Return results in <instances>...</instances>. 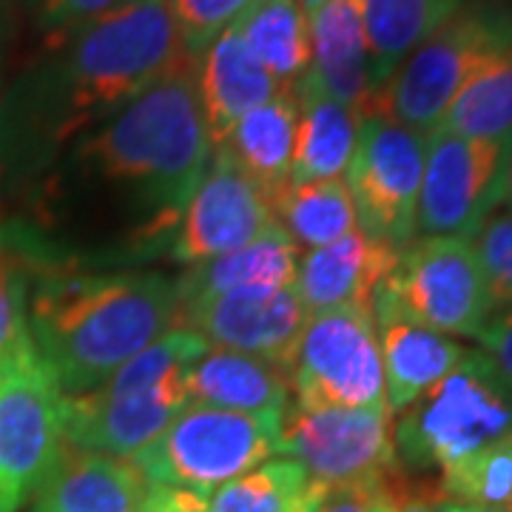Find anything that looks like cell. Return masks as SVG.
I'll use <instances>...</instances> for the list:
<instances>
[{
	"label": "cell",
	"mask_w": 512,
	"mask_h": 512,
	"mask_svg": "<svg viewBox=\"0 0 512 512\" xmlns=\"http://www.w3.org/2000/svg\"><path fill=\"white\" fill-rule=\"evenodd\" d=\"M185 55L168 0H123L77 29L6 83L0 165L32 174L106 123Z\"/></svg>",
	"instance_id": "1"
},
{
	"label": "cell",
	"mask_w": 512,
	"mask_h": 512,
	"mask_svg": "<svg viewBox=\"0 0 512 512\" xmlns=\"http://www.w3.org/2000/svg\"><path fill=\"white\" fill-rule=\"evenodd\" d=\"M180 328L177 279L160 274H40L29 333L60 390H97L137 353Z\"/></svg>",
	"instance_id": "2"
},
{
	"label": "cell",
	"mask_w": 512,
	"mask_h": 512,
	"mask_svg": "<svg viewBox=\"0 0 512 512\" xmlns=\"http://www.w3.org/2000/svg\"><path fill=\"white\" fill-rule=\"evenodd\" d=\"M214 140L197 92V57L137 94L128 106L74 143L72 160L89 174L137 194L174 228L208 171Z\"/></svg>",
	"instance_id": "3"
},
{
	"label": "cell",
	"mask_w": 512,
	"mask_h": 512,
	"mask_svg": "<svg viewBox=\"0 0 512 512\" xmlns=\"http://www.w3.org/2000/svg\"><path fill=\"white\" fill-rule=\"evenodd\" d=\"M208 348L197 333L174 328L97 390L66 396V444L128 461L143 453L188 404L185 373Z\"/></svg>",
	"instance_id": "4"
},
{
	"label": "cell",
	"mask_w": 512,
	"mask_h": 512,
	"mask_svg": "<svg viewBox=\"0 0 512 512\" xmlns=\"http://www.w3.org/2000/svg\"><path fill=\"white\" fill-rule=\"evenodd\" d=\"M399 464L416 473L450 470L512 444V382L481 350H467L439 384L393 416Z\"/></svg>",
	"instance_id": "5"
},
{
	"label": "cell",
	"mask_w": 512,
	"mask_h": 512,
	"mask_svg": "<svg viewBox=\"0 0 512 512\" xmlns=\"http://www.w3.org/2000/svg\"><path fill=\"white\" fill-rule=\"evenodd\" d=\"M510 49V0H464L373 94L370 111L430 134L461 89Z\"/></svg>",
	"instance_id": "6"
},
{
	"label": "cell",
	"mask_w": 512,
	"mask_h": 512,
	"mask_svg": "<svg viewBox=\"0 0 512 512\" xmlns=\"http://www.w3.org/2000/svg\"><path fill=\"white\" fill-rule=\"evenodd\" d=\"M285 413L248 416L188 402L131 464L148 484L211 495L262 461L279 456Z\"/></svg>",
	"instance_id": "7"
},
{
	"label": "cell",
	"mask_w": 512,
	"mask_h": 512,
	"mask_svg": "<svg viewBox=\"0 0 512 512\" xmlns=\"http://www.w3.org/2000/svg\"><path fill=\"white\" fill-rule=\"evenodd\" d=\"M490 316V291L473 239H413L373 296V319H404L453 339H476Z\"/></svg>",
	"instance_id": "8"
},
{
	"label": "cell",
	"mask_w": 512,
	"mask_h": 512,
	"mask_svg": "<svg viewBox=\"0 0 512 512\" xmlns=\"http://www.w3.org/2000/svg\"><path fill=\"white\" fill-rule=\"evenodd\" d=\"M66 393L26 333L0 362V512L35 498L63 450Z\"/></svg>",
	"instance_id": "9"
},
{
	"label": "cell",
	"mask_w": 512,
	"mask_h": 512,
	"mask_svg": "<svg viewBox=\"0 0 512 512\" xmlns=\"http://www.w3.org/2000/svg\"><path fill=\"white\" fill-rule=\"evenodd\" d=\"M299 410L367 407L387 410L379 328L373 311L336 308L311 313L288 365Z\"/></svg>",
	"instance_id": "10"
},
{
	"label": "cell",
	"mask_w": 512,
	"mask_h": 512,
	"mask_svg": "<svg viewBox=\"0 0 512 512\" xmlns=\"http://www.w3.org/2000/svg\"><path fill=\"white\" fill-rule=\"evenodd\" d=\"M427 157V134L370 111L359 120L348 185L359 228L402 251L416 239V205Z\"/></svg>",
	"instance_id": "11"
},
{
	"label": "cell",
	"mask_w": 512,
	"mask_h": 512,
	"mask_svg": "<svg viewBox=\"0 0 512 512\" xmlns=\"http://www.w3.org/2000/svg\"><path fill=\"white\" fill-rule=\"evenodd\" d=\"M279 456L305 467L328 490L379 484L402 473L393 416L367 407H293L282 419Z\"/></svg>",
	"instance_id": "12"
},
{
	"label": "cell",
	"mask_w": 512,
	"mask_h": 512,
	"mask_svg": "<svg viewBox=\"0 0 512 512\" xmlns=\"http://www.w3.org/2000/svg\"><path fill=\"white\" fill-rule=\"evenodd\" d=\"M510 143H487L444 128L427 134L416 234L476 239L501 202V174Z\"/></svg>",
	"instance_id": "13"
},
{
	"label": "cell",
	"mask_w": 512,
	"mask_h": 512,
	"mask_svg": "<svg viewBox=\"0 0 512 512\" xmlns=\"http://www.w3.org/2000/svg\"><path fill=\"white\" fill-rule=\"evenodd\" d=\"M308 316L293 285L242 288L180 305V328L197 333L211 348L251 353L288 370Z\"/></svg>",
	"instance_id": "14"
},
{
	"label": "cell",
	"mask_w": 512,
	"mask_h": 512,
	"mask_svg": "<svg viewBox=\"0 0 512 512\" xmlns=\"http://www.w3.org/2000/svg\"><path fill=\"white\" fill-rule=\"evenodd\" d=\"M274 222L271 202L220 148H214L208 171L180 217L171 256L191 268L254 242Z\"/></svg>",
	"instance_id": "15"
},
{
	"label": "cell",
	"mask_w": 512,
	"mask_h": 512,
	"mask_svg": "<svg viewBox=\"0 0 512 512\" xmlns=\"http://www.w3.org/2000/svg\"><path fill=\"white\" fill-rule=\"evenodd\" d=\"M399 251L356 228L325 248H313L299 259L293 288L308 313L336 308L373 311V296L390 276Z\"/></svg>",
	"instance_id": "16"
},
{
	"label": "cell",
	"mask_w": 512,
	"mask_h": 512,
	"mask_svg": "<svg viewBox=\"0 0 512 512\" xmlns=\"http://www.w3.org/2000/svg\"><path fill=\"white\" fill-rule=\"evenodd\" d=\"M311 72L308 89L365 117L373 103L365 37V0H325L308 15Z\"/></svg>",
	"instance_id": "17"
},
{
	"label": "cell",
	"mask_w": 512,
	"mask_h": 512,
	"mask_svg": "<svg viewBox=\"0 0 512 512\" xmlns=\"http://www.w3.org/2000/svg\"><path fill=\"white\" fill-rule=\"evenodd\" d=\"M148 481L128 458L89 453L63 441L35 495L37 512H140Z\"/></svg>",
	"instance_id": "18"
},
{
	"label": "cell",
	"mask_w": 512,
	"mask_h": 512,
	"mask_svg": "<svg viewBox=\"0 0 512 512\" xmlns=\"http://www.w3.org/2000/svg\"><path fill=\"white\" fill-rule=\"evenodd\" d=\"M197 92L205 126L217 146L245 114L271 103L282 86L231 26L197 57Z\"/></svg>",
	"instance_id": "19"
},
{
	"label": "cell",
	"mask_w": 512,
	"mask_h": 512,
	"mask_svg": "<svg viewBox=\"0 0 512 512\" xmlns=\"http://www.w3.org/2000/svg\"><path fill=\"white\" fill-rule=\"evenodd\" d=\"M185 396L194 404L248 416H282L288 413L291 382L288 370L276 362L237 350L208 348L185 373Z\"/></svg>",
	"instance_id": "20"
},
{
	"label": "cell",
	"mask_w": 512,
	"mask_h": 512,
	"mask_svg": "<svg viewBox=\"0 0 512 512\" xmlns=\"http://www.w3.org/2000/svg\"><path fill=\"white\" fill-rule=\"evenodd\" d=\"M296 126L299 100L293 89H282L271 103L245 114L214 146L251 180L256 191L271 202V208L291 185Z\"/></svg>",
	"instance_id": "21"
},
{
	"label": "cell",
	"mask_w": 512,
	"mask_h": 512,
	"mask_svg": "<svg viewBox=\"0 0 512 512\" xmlns=\"http://www.w3.org/2000/svg\"><path fill=\"white\" fill-rule=\"evenodd\" d=\"M376 328L382 345L384 402L390 416L407 410L467 356V348L453 336L404 319H376Z\"/></svg>",
	"instance_id": "22"
},
{
	"label": "cell",
	"mask_w": 512,
	"mask_h": 512,
	"mask_svg": "<svg viewBox=\"0 0 512 512\" xmlns=\"http://www.w3.org/2000/svg\"><path fill=\"white\" fill-rule=\"evenodd\" d=\"M299 271V248L282 225L274 222L262 237L242 245L231 254L191 265L185 276L177 279L180 305L211 299L220 293L242 288H285L293 285Z\"/></svg>",
	"instance_id": "23"
},
{
	"label": "cell",
	"mask_w": 512,
	"mask_h": 512,
	"mask_svg": "<svg viewBox=\"0 0 512 512\" xmlns=\"http://www.w3.org/2000/svg\"><path fill=\"white\" fill-rule=\"evenodd\" d=\"M299 100V126L293 148L291 185L345 180L359 137V114L305 83L293 86Z\"/></svg>",
	"instance_id": "24"
},
{
	"label": "cell",
	"mask_w": 512,
	"mask_h": 512,
	"mask_svg": "<svg viewBox=\"0 0 512 512\" xmlns=\"http://www.w3.org/2000/svg\"><path fill=\"white\" fill-rule=\"evenodd\" d=\"M234 32L282 89L299 86L311 72V23L299 0H251Z\"/></svg>",
	"instance_id": "25"
},
{
	"label": "cell",
	"mask_w": 512,
	"mask_h": 512,
	"mask_svg": "<svg viewBox=\"0 0 512 512\" xmlns=\"http://www.w3.org/2000/svg\"><path fill=\"white\" fill-rule=\"evenodd\" d=\"M464 0H365V37L373 94Z\"/></svg>",
	"instance_id": "26"
},
{
	"label": "cell",
	"mask_w": 512,
	"mask_h": 512,
	"mask_svg": "<svg viewBox=\"0 0 512 512\" xmlns=\"http://www.w3.org/2000/svg\"><path fill=\"white\" fill-rule=\"evenodd\" d=\"M333 493L291 458H268L217 487L205 498L208 512H316Z\"/></svg>",
	"instance_id": "27"
},
{
	"label": "cell",
	"mask_w": 512,
	"mask_h": 512,
	"mask_svg": "<svg viewBox=\"0 0 512 512\" xmlns=\"http://www.w3.org/2000/svg\"><path fill=\"white\" fill-rule=\"evenodd\" d=\"M274 217L296 248H325L359 228L345 180L288 185L274 202Z\"/></svg>",
	"instance_id": "28"
},
{
	"label": "cell",
	"mask_w": 512,
	"mask_h": 512,
	"mask_svg": "<svg viewBox=\"0 0 512 512\" xmlns=\"http://www.w3.org/2000/svg\"><path fill=\"white\" fill-rule=\"evenodd\" d=\"M439 128L487 143H512V49L461 89Z\"/></svg>",
	"instance_id": "29"
},
{
	"label": "cell",
	"mask_w": 512,
	"mask_h": 512,
	"mask_svg": "<svg viewBox=\"0 0 512 512\" xmlns=\"http://www.w3.org/2000/svg\"><path fill=\"white\" fill-rule=\"evenodd\" d=\"M439 498L512 510V444L493 447L439 473Z\"/></svg>",
	"instance_id": "30"
},
{
	"label": "cell",
	"mask_w": 512,
	"mask_h": 512,
	"mask_svg": "<svg viewBox=\"0 0 512 512\" xmlns=\"http://www.w3.org/2000/svg\"><path fill=\"white\" fill-rule=\"evenodd\" d=\"M29 248L0 228V362L29 333V291H32Z\"/></svg>",
	"instance_id": "31"
},
{
	"label": "cell",
	"mask_w": 512,
	"mask_h": 512,
	"mask_svg": "<svg viewBox=\"0 0 512 512\" xmlns=\"http://www.w3.org/2000/svg\"><path fill=\"white\" fill-rule=\"evenodd\" d=\"M251 0H168L185 55L200 57L217 37L234 26Z\"/></svg>",
	"instance_id": "32"
},
{
	"label": "cell",
	"mask_w": 512,
	"mask_h": 512,
	"mask_svg": "<svg viewBox=\"0 0 512 512\" xmlns=\"http://www.w3.org/2000/svg\"><path fill=\"white\" fill-rule=\"evenodd\" d=\"M493 316L512 308V211H493L473 239Z\"/></svg>",
	"instance_id": "33"
},
{
	"label": "cell",
	"mask_w": 512,
	"mask_h": 512,
	"mask_svg": "<svg viewBox=\"0 0 512 512\" xmlns=\"http://www.w3.org/2000/svg\"><path fill=\"white\" fill-rule=\"evenodd\" d=\"M123 0H12L23 18L32 23L43 46L60 43L77 29L103 18Z\"/></svg>",
	"instance_id": "34"
},
{
	"label": "cell",
	"mask_w": 512,
	"mask_h": 512,
	"mask_svg": "<svg viewBox=\"0 0 512 512\" xmlns=\"http://www.w3.org/2000/svg\"><path fill=\"white\" fill-rule=\"evenodd\" d=\"M481 353L490 356L495 367L512 382V308L490 316V322L476 336Z\"/></svg>",
	"instance_id": "35"
},
{
	"label": "cell",
	"mask_w": 512,
	"mask_h": 512,
	"mask_svg": "<svg viewBox=\"0 0 512 512\" xmlns=\"http://www.w3.org/2000/svg\"><path fill=\"white\" fill-rule=\"evenodd\" d=\"M373 512H439V507H436V493L427 495L413 490L399 473L384 484Z\"/></svg>",
	"instance_id": "36"
},
{
	"label": "cell",
	"mask_w": 512,
	"mask_h": 512,
	"mask_svg": "<svg viewBox=\"0 0 512 512\" xmlns=\"http://www.w3.org/2000/svg\"><path fill=\"white\" fill-rule=\"evenodd\" d=\"M399 476V473H396ZM390 481V478H387ZM356 484V487H342V490H333L325 498V504L316 512H373L379 504V495H382L384 484Z\"/></svg>",
	"instance_id": "37"
},
{
	"label": "cell",
	"mask_w": 512,
	"mask_h": 512,
	"mask_svg": "<svg viewBox=\"0 0 512 512\" xmlns=\"http://www.w3.org/2000/svg\"><path fill=\"white\" fill-rule=\"evenodd\" d=\"M205 498L208 495L191 493V490L148 484V493L143 498V510L140 512H208Z\"/></svg>",
	"instance_id": "38"
},
{
	"label": "cell",
	"mask_w": 512,
	"mask_h": 512,
	"mask_svg": "<svg viewBox=\"0 0 512 512\" xmlns=\"http://www.w3.org/2000/svg\"><path fill=\"white\" fill-rule=\"evenodd\" d=\"M12 35H15V6L12 0H0V97L6 89V60H9Z\"/></svg>",
	"instance_id": "39"
},
{
	"label": "cell",
	"mask_w": 512,
	"mask_h": 512,
	"mask_svg": "<svg viewBox=\"0 0 512 512\" xmlns=\"http://www.w3.org/2000/svg\"><path fill=\"white\" fill-rule=\"evenodd\" d=\"M498 208L512 211V143L507 148V160H504V174H501V202Z\"/></svg>",
	"instance_id": "40"
},
{
	"label": "cell",
	"mask_w": 512,
	"mask_h": 512,
	"mask_svg": "<svg viewBox=\"0 0 512 512\" xmlns=\"http://www.w3.org/2000/svg\"><path fill=\"white\" fill-rule=\"evenodd\" d=\"M436 507L439 512H512L495 510V507H473V504H461V501H450V498H439V495H436Z\"/></svg>",
	"instance_id": "41"
},
{
	"label": "cell",
	"mask_w": 512,
	"mask_h": 512,
	"mask_svg": "<svg viewBox=\"0 0 512 512\" xmlns=\"http://www.w3.org/2000/svg\"><path fill=\"white\" fill-rule=\"evenodd\" d=\"M322 3H325V0H299V6H302V9H305L308 15H311V12H316V9H319Z\"/></svg>",
	"instance_id": "42"
},
{
	"label": "cell",
	"mask_w": 512,
	"mask_h": 512,
	"mask_svg": "<svg viewBox=\"0 0 512 512\" xmlns=\"http://www.w3.org/2000/svg\"><path fill=\"white\" fill-rule=\"evenodd\" d=\"M32 512H37V510H32Z\"/></svg>",
	"instance_id": "43"
},
{
	"label": "cell",
	"mask_w": 512,
	"mask_h": 512,
	"mask_svg": "<svg viewBox=\"0 0 512 512\" xmlns=\"http://www.w3.org/2000/svg\"><path fill=\"white\" fill-rule=\"evenodd\" d=\"M510 3H512V0H510Z\"/></svg>",
	"instance_id": "44"
}]
</instances>
